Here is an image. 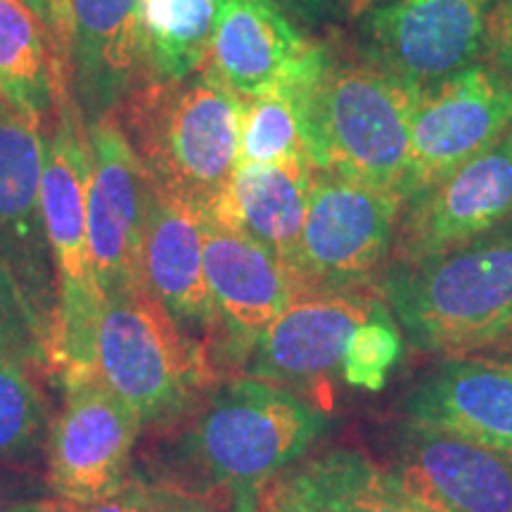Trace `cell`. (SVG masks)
Masks as SVG:
<instances>
[{
  "label": "cell",
  "mask_w": 512,
  "mask_h": 512,
  "mask_svg": "<svg viewBox=\"0 0 512 512\" xmlns=\"http://www.w3.org/2000/svg\"><path fill=\"white\" fill-rule=\"evenodd\" d=\"M325 430L328 415L320 408L271 382L233 377L162 430L152 484L174 486L226 512H252L259 491L297 465Z\"/></svg>",
  "instance_id": "1"
},
{
  "label": "cell",
  "mask_w": 512,
  "mask_h": 512,
  "mask_svg": "<svg viewBox=\"0 0 512 512\" xmlns=\"http://www.w3.org/2000/svg\"><path fill=\"white\" fill-rule=\"evenodd\" d=\"M382 297L413 349L448 358L496 347L512 325V221L427 259L389 264Z\"/></svg>",
  "instance_id": "2"
},
{
  "label": "cell",
  "mask_w": 512,
  "mask_h": 512,
  "mask_svg": "<svg viewBox=\"0 0 512 512\" xmlns=\"http://www.w3.org/2000/svg\"><path fill=\"white\" fill-rule=\"evenodd\" d=\"M147 178L204 214L238 169L242 98L207 67L183 81H145L119 114Z\"/></svg>",
  "instance_id": "3"
},
{
  "label": "cell",
  "mask_w": 512,
  "mask_h": 512,
  "mask_svg": "<svg viewBox=\"0 0 512 512\" xmlns=\"http://www.w3.org/2000/svg\"><path fill=\"white\" fill-rule=\"evenodd\" d=\"M93 375L138 415L140 425L155 430L183 420L219 384L209 349L147 287L105 299Z\"/></svg>",
  "instance_id": "4"
},
{
  "label": "cell",
  "mask_w": 512,
  "mask_h": 512,
  "mask_svg": "<svg viewBox=\"0 0 512 512\" xmlns=\"http://www.w3.org/2000/svg\"><path fill=\"white\" fill-rule=\"evenodd\" d=\"M420 91L375 62L330 64L306 102V152L313 169L403 195Z\"/></svg>",
  "instance_id": "5"
},
{
  "label": "cell",
  "mask_w": 512,
  "mask_h": 512,
  "mask_svg": "<svg viewBox=\"0 0 512 512\" xmlns=\"http://www.w3.org/2000/svg\"><path fill=\"white\" fill-rule=\"evenodd\" d=\"M41 138V202L57 275L53 377L64 384L95 377V332L105 304L88 245V138L72 95L57 98V110L41 126Z\"/></svg>",
  "instance_id": "6"
},
{
  "label": "cell",
  "mask_w": 512,
  "mask_h": 512,
  "mask_svg": "<svg viewBox=\"0 0 512 512\" xmlns=\"http://www.w3.org/2000/svg\"><path fill=\"white\" fill-rule=\"evenodd\" d=\"M403 207L401 192L313 169L294 268L299 290H375Z\"/></svg>",
  "instance_id": "7"
},
{
  "label": "cell",
  "mask_w": 512,
  "mask_h": 512,
  "mask_svg": "<svg viewBox=\"0 0 512 512\" xmlns=\"http://www.w3.org/2000/svg\"><path fill=\"white\" fill-rule=\"evenodd\" d=\"M41 126L0 100V271L22 299L53 375L57 275L41 202Z\"/></svg>",
  "instance_id": "8"
},
{
  "label": "cell",
  "mask_w": 512,
  "mask_h": 512,
  "mask_svg": "<svg viewBox=\"0 0 512 512\" xmlns=\"http://www.w3.org/2000/svg\"><path fill=\"white\" fill-rule=\"evenodd\" d=\"M382 302L377 290H297L256 339L242 375L283 387L325 413L351 337Z\"/></svg>",
  "instance_id": "9"
},
{
  "label": "cell",
  "mask_w": 512,
  "mask_h": 512,
  "mask_svg": "<svg viewBox=\"0 0 512 512\" xmlns=\"http://www.w3.org/2000/svg\"><path fill=\"white\" fill-rule=\"evenodd\" d=\"M60 387L64 399L48 434L46 484L57 501L76 510L126 484L143 425L95 377Z\"/></svg>",
  "instance_id": "10"
},
{
  "label": "cell",
  "mask_w": 512,
  "mask_h": 512,
  "mask_svg": "<svg viewBox=\"0 0 512 512\" xmlns=\"http://www.w3.org/2000/svg\"><path fill=\"white\" fill-rule=\"evenodd\" d=\"M512 131V83L486 62L420 91L411 119L403 197L430 188Z\"/></svg>",
  "instance_id": "11"
},
{
  "label": "cell",
  "mask_w": 512,
  "mask_h": 512,
  "mask_svg": "<svg viewBox=\"0 0 512 512\" xmlns=\"http://www.w3.org/2000/svg\"><path fill=\"white\" fill-rule=\"evenodd\" d=\"M204 278L216 311L211 344L216 373H245L256 339L285 311L299 287L252 235L209 214H204Z\"/></svg>",
  "instance_id": "12"
},
{
  "label": "cell",
  "mask_w": 512,
  "mask_h": 512,
  "mask_svg": "<svg viewBox=\"0 0 512 512\" xmlns=\"http://www.w3.org/2000/svg\"><path fill=\"white\" fill-rule=\"evenodd\" d=\"M88 245L102 299L119 297L143 278V240L150 178L119 117L86 128Z\"/></svg>",
  "instance_id": "13"
},
{
  "label": "cell",
  "mask_w": 512,
  "mask_h": 512,
  "mask_svg": "<svg viewBox=\"0 0 512 512\" xmlns=\"http://www.w3.org/2000/svg\"><path fill=\"white\" fill-rule=\"evenodd\" d=\"M498 0H389L368 10L366 60L425 88L484 53Z\"/></svg>",
  "instance_id": "14"
},
{
  "label": "cell",
  "mask_w": 512,
  "mask_h": 512,
  "mask_svg": "<svg viewBox=\"0 0 512 512\" xmlns=\"http://www.w3.org/2000/svg\"><path fill=\"white\" fill-rule=\"evenodd\" d=\"M512 221V131L403 207L389 264L446 252ZM387 264V266H389Z\"/></svg>",
  "instance_id": "15"
},
{
  "label": "cell",
  "mask_w": 512,
  "mask_h": 512,
  "mask_svg": "<svg viewBox=\"0 0 512 512\" xmlns=\"http://www.w3.org/2000/svg\"><path fill=\"white\" fill-rule=\"evenodd\" d=\"M330 64L275 0H216L204 67L238 98L316 86Z\"/></svg>",
  "instance_id": "16"
},
{
  "label": "cell",
  "mask_w": 512,
  "mask_h": 512,
  "mask_svg": "<svg viewBox=\"0 0 512 512\" xmlns=\"http://www.w3.org/2000/svg\"><path fill=\"white\" fill-rule=\"evenodd\" d=\"M384 470L430 512H512V456L456 434L406 420Z\"/></svg>",
  "instance_id": "17"
},
{
  "label": "cell",
  "mask_w": 512,
  "mask_h": 512,
  "mask_svg": "<svg viewBox=\"0 0 512 512\" xmlns=\"http://www.w3.org/2000/svg\"><path fill=\"white\" fill-rule=\"evenodd\" d=\"M143 0H72L69 95L91 128L145 83Z\"/></svg>",
  "instance_id": "18"
},
{
  "label": "cell",
  "mask_w": 512,
  "mask_h": 512,
  "mask_svg": "<svg viewBox=\"0 0 512 512\" xmlns=\"http://www.w3.org/2000/svg\"><path fill=\"white\" fill-rule=\"evenodd\" d=\"M143 278L147 290L178 325L211 354L216 311L204 278V211L152 181L147 192Z\"/></svg>",
  "instance_id": "19"
},
{
  "label": "cell",
  "mask_w": 512,
  "mask_h": 512,
  "mask_svg": "<svg viewBox=\"0 0 512 512\" xmlns=\"http://www.w3.org/2000/svg\"><path fill=\"white\" fill-rule=\"evenodd\" d=\"M408 422L512 456V368L484 354L448 356L413 384Z\"/></svg>",
  "instance_id": "20"
},
{
  "label": "cell",
  "mask_w": 512,
  "mask_h": 512,
  "mask_svg": "<svg viewBox=\"0 0 512 512\" xmlns=\"http://www.w3.org/2000/svg\"><path fill=\"white\" fill-rule=\"evenodd\" d=\"M313 166L306 159L238 164L226 197L209 216L230 221L264 245L294 280L309 211Z\"/></svg>",
  "instance_id": "21"
},
{
  "label": "cell",
  "mask_w": 512,
  "mask_h": 512,
  "mask_svg": "<svg viewBox=\"0 0 512 512\" xmlns=\"http://www.w3.org/2000/svg\"><path fill=\"white\" fill-rule=\"evenodd\" d=\"M316 512H430L411 501L384 467L356 451H328L285 472Z\"/></svg>",
  "instance_id": "22"
},
{
  "label": "cell",
  "mask_w": 512,
  "mask_h": 512,
  "mask_svg": "<svg viewBox=\"0 0 512 512\" xmlns=\"http://www.w3.org/2000/svg\"><path fill=\"white\" fill-rule=\"evenodd\" d=\"M57 98L62 95L41 22L19 0H0V100L43 126Z\"/></svg>",
  "instance_id": "23"
},
{
  "label": "cell",
  "mask_w": 512,
  "mask_h": 512,
  "mask_svg": "<svg viewBox=\"0 0 512 512\" xmlns=\"http://www.w3.org/2000/svg\"><path fill=\"white\" fill-rule=\"evenodd\" d=\"M216 0H143L145 81H183L207 62Z\"/></svg>",
  "instance_id": "24"
},
{
  "label": "cell",
  "mask_w": 512,
  "mask_h": 512,
  "mask_svg": "<svg viewBox=\"0 0 512 512\" xmlns=\"http://www.w3.org/2000/svg\"><path fill=\"white\" fill-rule=\"evenodd\" d=\"M38 373L48 377L31 358L0 349V465L38 470L46 460L53 415Z\"/></svg>",
  "instance_id": "25"
},
{
  "label": "cell",
  "mask_w": 512,
  "mask_h": 512,
  "mask_svg": "<svg viewBox=\"0 0 512 512\" xmlns=\"http://www.w3.org/2000/svg\"><path fill=\"white\" fill-rule=\"evenodd\" d=\"M311 88H278L242 100L238 164L306 159V102Z\"/></svg>",
  "instance_id": "26"
},
{
  "label": "cell",
  "mask_w": 512,
  "mask_h": 512,
  "mask_svg": "<svg viewBox=\"0 0 512 512\" xmlns=\"http://www.w3.org/2000/svg\"><path fill=\"white\" fill-rule=\"evenodd\" d=\"M401 356V335L392 311L382 302L366 323L351 337L342 363V380L351 387H363L370 392L384 387L387 373Z\"/></svg>",
  "instance_id": "27"
},
{
  "label": "cell",
  "mask_w": 512,
  "mask_h": 512,
  "mask_svg": "<svg viewBox=\"0 0 512 512\" xmlns=\"http://www.w3.org/2000/svg\"><path fill=\"white\" fill-rule=\"evenodd\" d=\"M0 512H72L50 494L46 477L27 467L0 465Z\"/></svg>",
  "instance_id": "28"
},
{
  "label": "cell",
  "mask_w": 512,
  "mask_h": 512,
  "mask_svg": "<svg viewBox=\"0 0 512 512\" xmlns=\"http://www.w3.org/2000/svg\"><path fill=\"white\" fill-rule=\"evenodd\" d=\"M0 349H10L38 363L50 375L48 358L38 344L36 332L31 328L27 311H24L22 299L10 283V278L0 271Z\"/></svg>",
  "instance_id": "29"
},
{
  "label": "cell",
  "mask_w": 512,
  "mask_h": 512,
  "mask_svg": "<svg viewBox=\"0 0 512 512\" xmlns=\"http://www.w3.org/2000/svg\"><path fill=\"white\" fill-rule=\"evenodd\" d=\"M41 22L53 55L57 88L69 95V41H72V0H19Z\"/></svg>",
  "instance_id": "30"
},
{
  "label": "cell",
  "mask_w": 512,
  "mask_h": 512,
  "mask_svg": "<svg viewBox=\"0 0 512 512\" xmlns=\"http://www.w3.org/2000/svg\"><path fill=\"white\" fill-rule=\"evenodd\" d=\"M484 55L486 64L512 83V0H498L491 12Z\"/></svg>",
  "instance_id": "31"
},
{
  "label": "cell",
  "mask_w": 512,
  "mask_h": 512,
  "mask_svg": "<svg viewBox=\"0 0 512 512\" xmlns=\"http://www.w3.org/2000/svg\"><path fill=\"white\" fill-rule=\"evenodd\" d=\"M72 512H159L155 491L145 477L131 475L126 484L112 496L102 498V501L86 505V508H76Z\"/></svg>",
  "instance_id": "32"
},
{
  "label": "cell",
  "mask_w": 512,
  "mask_h": 512,
  "mask_svg": "<svg viewBox=\"0 0 512 512\" xmlns=\"http://www.w3.org/2000/svg\"><path fill=\"white\" fill-rule=\"evenodd\" d=\"M252 512H316L309 503L299 496V491L290 484V479L283 472L268 482L256 496Z\"/></svg>",
  "instance_id": "33"
},
{
  "label": "cell",
  "mask_w": 512,
  "mask_h": 512,
  "mask_svg": "<svg viewBox=\"0 0 512 512\" xmlns=\"http://www.w3.org/2000/svg\"><path fill=\"white\" fill-rule=\"evenodd\" d=\"M152 491H155V501H157L159 512H226V510H221L219 505L204 501V498H200V496L185 494V491L174 489V486L152 484Z\"/></svg>",
  "instance_id": "34"
},
{
  "label": "cell",
  "mask_w": 512,
  "mask_h": 512,
  "mask_svg": "<svg viewBox=\"0 0 512 512\" xmlns=\"http://www.w3.org/2000/svg\"><path fill=\"white\" fill-rule=\"evenodd\" d=\"M297 5H302V8H309V10H323L328 8V5L337 3V0H294Z\"/></svg>",
  "instance_id": "35"
},
{
  "label": "cell",
  "mask_w": 512,
  "mask_h": 512,
  "mask_svg": "<svg viewBox=\"0 0 512 512\" xmlns=\"http://www.w3.org/2000/svg\"><path fill=\"white\" fill-rule=\"evenodd\" d=\"M503 349H512V325L508 328V332H505V335H503L501 342L496 344V347H491V349H486V351H479V354H491V351H503Z\"/></svg>",
  "instance_id": "36"
},
{
  "label": "cell",
  "mask_w": 512,
  "mask_h": 512,
  "mask_svg": "<svg viewBox=\"0 0 512 512\" xmlns=\"http://www.w3.org/2000/svg\"><path fill=\"white\" fill-rule=\"evenodd\" d=\"M489 358H496V361L505 363V366L512 368V349H503V351H491V354H484Z\"/></svg>",
  "instance_id": "37"
},
{
  "label": "cell",
  "mask_w": 512,
  "mask_h": 512,
  "mask_svg": "<svg viewBox=\"0 0 512 512\" xmlns=\"http://www.w3.org/2000/svg\"><path fill=\"white\" fill-rule=\"evenodd\" d=\"M382 3H389V0H354V8L356 10H373Z\"/></svg>",
  "instance_id": "38"
}]
</instances>
